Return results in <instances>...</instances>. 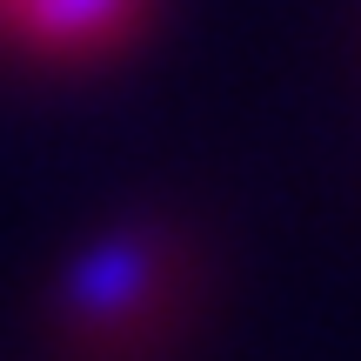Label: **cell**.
<instances>
[{"label": "cell", "instance_id": "7a4b0ae2", "mask_svg": "<svg viewBox=\"0 0 361 361\" xmlns=\"http://www.w3.org/2000/svg\"><path fill=\"white\" fill-rule=\"evenodd\" d=\"M161 288H168V247H161V234H114V241L87 247V261L67 281V295H61L67 328H74V341H87L101 355L114 314L128 308V341H141V335H154Z\"/></svg>", "mask_w": 361, "mask_h": 361}, {"label": "cell", "instance_id": "6da1fadb", "mask_svg": "<svg viewBox=\"0 0 361 361\" xmlns=\"http://www.w3.org/2000/svg\"><path fill=\"white\" fill-rule=\"evenodd\" d=\"M161 0H0V54L27 67H107L141 47Z\"/></svg>", "mask_w": 361, "mask_h": 361}]
</instances>
